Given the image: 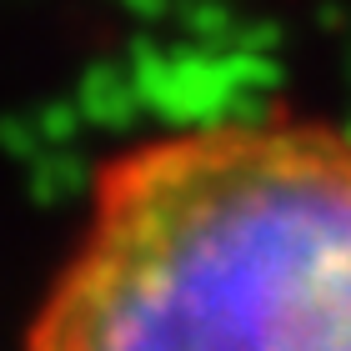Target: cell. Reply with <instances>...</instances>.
<instances>
[{
	"instance_id": "1",
	"label": "cell",
	"mask_w": 351,
	"mask_h": 351,
	"mask_svg": "<svg viewBox=\"0 0 351 351\" xmlns=\"http://www.w3.org/2000/svg\"><path fill=\"white\" fill-rule=\"evenodd\" d=\"M25 351H351V136L256 110L125 146Z\"/></svg>"
}]
</instances>
